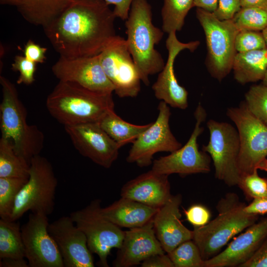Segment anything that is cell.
I'll return each mask as SVG.
<instances>
[{"instance_id": "8d00e7d4", "label": "cell", "mask_w": 267, "mask_h": 267, "mask_svg": "<svg viewBox=\"0 0 267 267\" xmlns=\"http://www.w3.org/2000/svg\"><path fill=\"white\" fill-rule=\"evenodd\" d=\"M187 221L194 227L202 226L207 224L211 218V213L205 206L195 204L189 207L184 211Z\"/></svg>"}, {"instance_id": "c3c4849f", "label": "cell", "mask_w": 267, "mask_h": 267, "mask_svg": "<svg viewBox=\"0 0 267 267\" xmlns=\"http://www.w3.org/2000/svg\"><path fill=\"white\" fill-rule=\"evenodd\" d=\"M257 169L267 172V159L262 160L257 166Z\"/></svg>"}, {"instance_id": "52a82bcc", "label": "cell", "mask_w": 267, "mask_h": 267, "mask_svg": "<svg viewBox=\"0 0 267 267\" xmlns=\"http://www.w3.org/2000/svg\"><path fill=\"white\" fill-rule=\"evenodd\" d=\"M196 17L205 35L207 68L211 76L221 82L232 70L239 30L232 20H221L213 13L199 8Z\"/></svg>"}, {"instance_id": "4fadbf2b", "label": "cell", "mask_w": 267, "mask_h": 267, "mask_svg": "<svg viewBox=\"0 0 267 267\" xmlns=\"http://www.w3.org/2000/svg\"><path fill=\"white\" fill-rule=\"evenodd\" d=\"M156 120L135 140L126 160L139 167L152 164L154 155L159 152H172L182 146L171 132L169 121L171 115L169 105L161 101L158 106Z\"/></svg>"}, {"instance_id": "277c9868", "label": "cell", "mask_w": 267, "mask_h": 267, "mask_svg": "<svg viewBox=\"0 0 267 267\" xmlns=\"http://www.w3.org/2000/svg\"><path fill=\"white\" fill-rule=\"evenodd\" d=\"M246 205L236 193H227L217 203V217L202 226L194 227L192 240L204 261L218 254L234 236L258 221L259 216L244 211Z\"/></svg>"}, {"instance_id": "60d3db41", "label": "cell", "mask_w": 267, "mask_h": 267, "mask_svg": "<svg viewBox=\"0 0 267 267\" xmlns=\"http://www.w3.org/2000/svg\"><path fill=\"white\" fill-rule=\"evenodd\" d=\"M142 267H174L169 255L165 253L153 255L143 261Z\"/></svg>"}, {"instance_id": "83f0119b", "label": "cell", "mask_w": 267, "mask_h": 267, "mask_svg": "<svg viewBox=\"0 0 267 267\" xmlns=\"http://www.w3.org/2000/svg\"><path fill=\"white\" fill-rule=\"evenodd\" d=\"M30 163L15 152L10 140L0 139V178H28Z\"/></svg>"}, {"instance_id": "5b68a950", "label": "cell", "mask_w": 267, "mask_h": 267, "mask_svg": "<svg viewBox=\"0 0 267 267\" xmlns=\"http://www.w3.org/2000/svg\"><path fill=\"white\" fill-rule=\"evenodd\" d=\"M0 84L2 90L1 137L11 141L16 153L30 163L32 158L42 151L44 135L37 126L28 124L27 110L15 85L2 76L0 77Z\"/></svg>"}, {"instance_id": "7bdbcfd3", "label": "cell", "mask_w": 267, "mask_h": 267, "mask_svg": "<svg viewBox=\"0 0 267 267\" xmlns=\"http://www.w3.org/2000/svg\"><path fill=\"white\" fill-rule=\"evenodd\" d=\"M244 211L249 214L264 215L267 214V197L257 198L244 207Z\"/></svg>"}, {"instance_id": "e575fe53", "label": "cell", "mask_w": 267, "mask_h": 267, "mask_svg": "<svg viewBox=\"0 0 267 267\" xmlns=\"http://www.w3.org/2000/svg\"><path fill=\"white\" fill-rule=\"evenodd\" d=\"M235 49L237 52H245L267 48L261 32L239 31L235 41Z\"/></svg>"}, {"instance_id": "7dc6e473", "label": "cell", "mask_w": 267, "mask_h": 267, "mask_svg": "<svg viewBox=\"0 0 267 267\" xmlns=\"http://www.w3.org/2000/svg\"><path fill=\"white\" fill-rule=\"evenodd\" d=\"M23 0H0L1 4H7L18 6Z\"/></svg>"}, {"instance_id": "3957f363", "label": "cell", "mask_w": 267, "mask_h": 267, "mask_svg": "<svg viewBox=\"0 0 267 267\" xmlns=\"http://www.w3.org/2000/svg\"><path fill=\"white\" fill-rule=\"evenodd\" d=\"M125 27L129 50L146 86L149 77L160 73L165 63L155 48L161 41L164 32L152 23L151 5L147 0H134Z\"/></svg>"}, {"instance_id": "9c48e42d", "label": "cell", "mask_w": 267, "mask_h": 267, "mask_svg": "<svg viewBox=\"0 0 267 267\" xmlns=\"http://www.w3.org/2000/svg\"><path fill=\"white\" fill-rule=\"evenodd\" d=\"M226 114L236 125L240 139L238 167L240 176L252 173L267 157V126L255 117L245 102Z\"/></svg>"}, {"instance_id": "7a4b0ae2", "label": "cell", "mask_w": 267, "mask_h": 267, "mask_svg": "<svg viewBox=\"0 0 267 267\" xmlns=\"http://www.w3.org/2000/svg\"><path fill=\"white\" fill-rule=\"evenodd\" d=\"M50 115L64 127L97 123L114 110L112 94L89 90L74 82L59 81L46 100Z\"/></svg>"}, {"instance_id": "1f68e13d", "label": "cell", "mask_w": 267, "mask_h": 267, "mask_svg": "<svg viewBox=\"0 0 267 267\" xmlns=\"http://www.w3.org/2000/svg\"><path fill=\"white\" fill-rule=\"evenodd\" d=\"M168 255L174 267H204L205 261L192 239L181 243Z\"/></svg>"}, {"instance_id": "f907efd6", "label": "cell", "mask_w": 267, "mask_h": 267, "mask_svg": "<svg viewBox=\"0 0 267 267\" xmlns=\"http://www.w3.org/2000/svg\"><path fill=\"white\" fill-rule=\"evenodd\" d=\"M262 81L263 84L266 86H267V71Z\"/></svg>"}, {"instance_id": "f546056e", "label": "cell", "mask_w": 267, "mask_h": 267, "mask_svg": "<svg viewBox=\"0 0 267 267\" xmlns=\"http://www.w3.org/2000/svg\"><path fill=\"white\" fill-rule=\"evenodd\" d=\"M28 178H0V217L9 220L16 198Z\"/></svg>"}, {"instance_id": "f35d334b", "label": "cell", "mask_w": 267, "mask_h": 267, "mask_svg": "<svg viewBox=\"0 0 267 267\" xmlns=\"http://www.w3.org/2000/svg\"><path fill=\"white\" fill-rule=\"evenodd\" d=\"M47 48L29 40L24 45V56L30 61L43 63L46 59Z\"/></svg>"}, {"instance_id": "cb8c5ba5", "label": "cell", "mask_w": 267, "mask_h": 267, "mask_svg": "<svg viewBox=\"0 0 267 267\" xmlns=\"http://www.w3.org/2000/svg\"><path fill=\"white\" fill-rule=\"evenodd\" d=\"M232 70L234 79L240 84L263 80L267 71V48L237 52Z\"/></svg>"}, {"instance_id": "6da1fadb", "label": "cell", "mask_w": 267, "mask_h": 267, "mask_svg": "<svg viewBox=\"0 0 267 267\" xmlns=\"http://www.w3.org/2000/svg\"><path fill=\"white\" fill-rule=\"evenodd\" d=\"M103 0H71L44 28L60 56L75 58L99 54L117 36L113 10Z\"/></svg>"}, {"instance_id": "7402d4cb", "label": "cell", "mask_w": 267, "mask_h": 267, "mask_svg": "<svg viewBox=\"0 0 267 267\" xmlns=\"http://www.w3.org/2000/svg\"><path fill=\"white\" fill-rule=\"evenodd\" d=\"M168 175L151 170L126 182L121 190V197L159 209L171 198Z\"/></svg>"}, {"instance_id": "ba28073f", "label": "cell", "mask_w": 267, "mask_h": 267, "mask_svg": "<svg viewBox=\"0 0 267 267\" xmlns=\"http://www.w3.org/2000/svg\"><path fill=\"white\" fill-rule=\"evenodd\" d=\"M101 203L100 199H95L70 216L86 235L90 252L98 256L99 265L108 267V256L113 248H120L125 231L102 215Z\"/></svg>"}, {"instance_id": "8fae6325", "label": "cell", "mask_w": 267, "mask_h": 267, "mask_svg": "<svg viewBox=\"0 0 267 267\" xmlns=\"http://www.w3.org/2000/svg\"><path fill=\"white\" fill-rule=\"evenodd\" d=\"M194 116L195 127L186 144L170 154L154 160L152 170L161 174H177L181 176L210 171L211 158L207 153L199 150L197 143L198 136L204 131L202 124L207 116L205 109L200 103Z\"/></svg>"}, {"instance_id": "8992f818", "label": "cell", "mask_w": 267, "mask_h": 267, "mask_svg": "<svg viewBox=\"0 0 267 267\" xmlns=\"http://www.w3.org/2000/svg\"><path fill=\"white\" fill-rule=\"evenodd\" d=\"M57 184L50 162L40 155L33 157L29 178L16 198L9 220L18 221L28 211L51 214L54 210Z\"/></svg>"}, {"instance_id": "b9f144b4", "label": "cell", "mask_w": 267, "mask_h": 267, "mask_svg": "<svg viewBox=\"0 0 267 267\" xmlns=\"http://www.w3.org/2000/svg\"><path fill=\"white\" fill-rule=\"evenodd\" d=\"M108 4L114 5V12L117 17L126 20L134 0H103Z\"/></svg>"}, {"instance_id": "bcb514c9", "label": "cell", "mask_w": 267, "mask_h": 267, "mask_svg": "<svg viewBox=\"0 0 267 267\" xmlns=\"http://www.w3.org/2000/svg\"><path fill=\"white\" fill-rule=\"evenodd\" d=\"M241 7L267 8V0H240Z\"/></svg>"}, {"instance_id": "f6af8a7d", "label": "cell", "mask_w": 267, "mask_h": 267, "mask_svg": "<svg viewBox=\"0 0 267 267\" xmlns=\"http://www.w3.org/2000/svg\"><path fill=\"white\" fill-rule=\"evenodd\" d=\"M218 0H193L194 6L213 13L217 6Z\"/></svg>"}, {"instance_id": "d4e9b609", "label": "cell", "mask_w": 267, "mask_h": 267, "mask_svg": "<svg viewBox=\"0 0 267 267\" xmlns=\"http://www.w3.org/2000/svg\"><path fill=\"white\" fill-rule=\"evenodd\" d=\"M71 0H23L17 6L23 18L43 28L55 20Z\"/></svg>"}, {"instance_id": "44dd1931", "label": "cell", "mask_w": 267, "mask_h": 267, "mask_svg": "<svg viewBox=\"0 0 267 267\" xmlns=\"http://www.w3.org/2000/svg\"><path fill=\"white\" fill-rule=\"evenodd\" d=\"M181 202V194L172 195L158 209L153 219L156 237L167 254L181 243L193 238V230L187 228L180 221Z\"/></svg>"}, {"instance_id": "ee69618b", "label": "cell", "mask_w": 267, "mask_h": 267, "mask_svg": "<svg viewBox=\"0 0 267 267\" xmlns=\"http://www.w3.org/2000/svg\"><path fill=\"white\" fill-rule=\"evenodd\" d=\"M0 260V267H29L25 258H7Z\"/></svg>"}, {"instance_id": "ac0fdd59", "label": "cell", "mask_w": 267, "mask_h": 267, "mask_svg": "<svg viewBox=\"0 0 267 267\" xmlns=\"http://www.w3.org/2000/svg\"><path fill=\"white\" fill-rule=\"evenodd\" d=\"M48 231L59 249L64 267H94L86 236L70 216L49 223Z\"/></svg>"}, {"instance_id": "7c38bea8", "label": "cell", "mask_w": 267, "mask_h": 267, "mask_svg": "<svg viewBox=\"0 0 267 267\" xmlns=\"http://www.w3.org/2000/svg\"><path fill=\"white\" fill-rule=\"evenodd\" d=\"M101 65L121 98L134 97L140 90V76L126 40L117 35L99 54Z\"/></svg>"}, {"instance_id": "30bf717a", "label": "cell", "mask_w": 267, "mask_h": 267, "mask_svg": "<svg viewBox=\"0 0 267 267\" xmlns=\"http://www.w3.org/2000/svg\"><path fill=\"white\" fill-rule=\"evenodd\" d=\"M210 132L208 143L202 150L212 159L215 177L227 186L237 185L240 178L238 167L240 150L238 132L232 125L210 120L207 123Z\"/></svg>"}, {"instance_id": "836d02e7", "label": "cell", "mask_w": 267, "mask_h": 267, "mask_svg": "<svg viewBox=\"0 0 267 267\" xmlns=\"http://www.w3.org/2000/svg\"><path fill=\"white\" fill-rule=\"evenodd\" d=\"M258 170L256 169L251 173L240 176L237 184L248 201L267 197V178L259 176Z\"/></svg>"}, {"instance_id": "9a60e30c", "label": "cell", "mask_w": 267, "mask_h": 267, "mask_svg": "<svg viewBox=\"0 0 267 267\" xmlns=\"http://www.w3.org/2000/svg\"><path fill=\"white\" fill-rule=\"evenodd\" d=\"M64 129L79 153L95 164L109 168L117 159L121 147L97 123L64 126Z\"/></svg>"}, {"instance_id": "4dcf8cb0", "label": "cell", "mask_w": 267, "mask_h": 267, "mask_svg": "<svg viewBox=\"0 0 267 267\" xmlns=\"http://www.w3.org/2000/svg\"><path fill=\"white\" fill-rule=\"evenodd\" d=\"M232 20L239 31L262 32L267 26V8L241 7Z\"/></svg>"}, {"instance_id": "ffe728a7", "label": "cell", "mask_w": 267, "mask_h": 267, "mask_svg": "<svg viewBox=\"0 0 267 267\" xmlns=\"http://www.w3.org/2000/svg\"><path fill=\"white\" fill-rule=\"evenodd\" d=\"M165 252L156 237L152 220L142 226L125 231L113 266L130 267L137 265L153 255Z\"/></svg>"}, {"instance_id": "2e32d148", "label": "cell", "mask_w": 267, "mask_h": 267, "mask_svg": "<svg viewBox=\"0 0 267 267\" xmlns=\"http://www.w3.org/2000/svg\"><path fill=\"white\" fill-rule=\"evenodd\" d=\"M52 72L59 81L74 82L91 91L112 94L114 87L106 76L99 54L67 58L60 56Z\"/></svg>"}, {"instance_id": "74e56055", "label": "cell", "mask_w": 267, "mask_h": 267, "mask_svg": "<svg viewBox=\"0 0 267 267\" xmlns=\"http://www.w3.org/2000/svg\"><path fill=\"white\" fill-rule=\"evenodd\" d=\"M241 8L240 0H218L213 13L221 20H232Z\"/></svg>"}, {"instance_id": "f1b7e54d", "label": "cell", "mask_w": 267, "mask_h": 267, "mask_svg": "<svg viewBox=\"0 0 267 267\" xmlns=\"http://www.w3.org/2000/svg\"><path fill=\"white\" fill-rule=\"evenodd\" d=\"M193 6V0H163L161 12L163 32L169 34L180 31L188 12Z\"/></svg>"}, {"instance_id": "d6986e66", "label": "cell", "mask_w": 267, "mask_h": 267, "mask_svg": "<svg viewBox=\"0 0 267 267\" xmlns=\"http://www.w3.org/2000/svg\"><path fill=\"white\" fill-rule=\"evenodd\" d=\"M267 235V217L245 229L224 250L204 261V267H240L250 260Z\"/></svg>"}, {"instance_id": "484cf974", "label": "cell", "mask_w": 267, "mask_h": 267, "mask_svg": "<svg viewBox=\"0 0 267 267\" xmlns=\"http://www.w3.org/2000/svg\"><path fill=\"white\" fill-rule=\"evenodd\" d=\"M97 123L121 147L133 143L150 124L137 125L130 123L117 115L114 110L106 113Z\"/></svg>"}, {"instance_id": "603a6c76", "label": "cell", "mask_w": 267, "mask_h": 267, "mask_svg": "<svg viewBox=\"0 0 267 267\" xmlns=\"http://www.w3.org/2000/svg\"><path fill=\"white\" fill-rule=\"evenodd\" d=\"M158 209L121 197L111 205L101 207L100 212L106 219L119 227L130 229L142 226L152 221Z\"/></svg>"}, {"instance_id": "d590c367", "label": "cell", "mask_w": 267, "mask_h": 267, "mask_svg": "<svg viewBox=\"0 0 267 267\" xmlns=\"http://www.w3.org/2000/svg\"><path fill=\"white\" fill-rule=\"evenodd\" d=\"M36 66V63L29 60L24 56L16 55L12 64V69L19 73L17 83L27 85L33 84L35 80Z\"/></svg>"}, {"instance_id": "e0dca14e", "label": "cell", "mask_w": 267, "mask_h": 267, "mask_svg": "<svg viewBox=\"0 0 267 267\" xmlns=\"http://www.w3.org/2000/svg\"><path fill=\"white\" fill-rule=\"evenodd\" d=\"M198 41L184 43L177 38L176 32L168 34L166 41V46L168 56L162 70L159 73L157 80L152 85V89L156 98L163 101L168 105L180 109L188 107V92L180 85L174 71V62L179 53L185 49L191 52L199 46Z\"/></svg>"}, {"instance_id": "ab89813d", "label": "cell", "mask_w": 267, "mask_h": 267, "mask_svg": "<svg viewBox=\"0 0 267 267\" xmlns=\"http://www.w3.org/2000/svg\"><path fill=\"white\" fill-rule=\"evenodd\" d=\"M241 267H267V235L255 254Z\"/></svg>"}, {"instance_id": "4316f807", "label": "cell", "mask_w": 267, "mask_h": 267, "mask_svg": "<svg viewBox=\"0 0 267 267\" xmlns=\"http://www.w3.org/2000/svg\"><path fill=\"white\" fill-rule=\"evenodd\" d=\"M25 258L21 226L17 221L0 220V259Z\"/></svg>"}, {"instance_id": "d6a6232c", "label": "cell", "mask_w": 267, "mask_h": 267, "mask_svg": "<svg viewBox=\"0 0 267 267\" xmlns=\"http://www.w3.org/2000/svg\"><path fill=\"white\" fill-rule=\"evenodd\" d=\"M245 97L244 102L249 111L267 126V86H252Z\"/></svg>"}, {"instance_id": "5bb4252c", "label": "cell", "mask_w": 267, "mask_h": 267, "mask_svg": "<svg viewBox=\"0 0 267 267\" xmlns=\"http://www.w3.org/2000/svg\"><path fill=\"white\" fill-rule=\"evenodd\" d=\"M48 216L31 213L21 226L29 267H64L59 249L48 231Z\"/></svg>"}, {"instance_id": "681fc988", "label": "cell", "mask_w": 267, "mask_h": 267, "mask_svg": "<svg viewBox=\"0 0 267 267\" xmlns=\"http://www.w3.org/2000/svg\"><path fill=\"white\" fill-rule=\"evenodd\" d=\"M267 48V26L261 32Z\"/></svg>"}]
</instances>
